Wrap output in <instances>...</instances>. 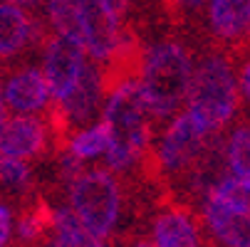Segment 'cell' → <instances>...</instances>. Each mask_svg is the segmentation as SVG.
Returning <instances> with one entry per match:
<instances>
[{"label":"cell","instance_id":"obj_1","mask_svg":"<svg viewBox=\"0 0 250 247\" xmlns=\"http://www.w3.org/2000/svg\"><path fill=\"white\" fill-rule=\"evenodd\" d=\"M102 121L109 129L106 168L126 181L141 183V163L154 146V124L149 119L139 79L117 87L104 99Z\"/></svg>","mask_w":250,"mask_h":247},{"label":"cell","instance_id":"obj_2","mask_svg":"<svg viewBox=\"0 0 250 247\" xmlns=\"http://www.w3.org/2000/svg\"><path fill=\"white\" fill-rule=\"evenodd\" d=\"M193 50L184 40H159L144 50L139 87L154 126L173 119L186 104V92L193 75Z\"/></svg>","mask_w":250,"mask_h":247},{"label":"cell","instance_id":"obj_3","mask_svg":"<svg viewBox=\"0 0 250 247\" xmlns=\"http://www.w3.org/2000/svg\"><path fill=\"white\" fill-rule=\"evenodd\" d=\"M188 114L216 138L233 124L238 112L235 59L221 50H210L193 59V75L186 92Z\"/></svg>","mask_w":250,"mask_h":247},{"label":"cell","instance_id":"obj_4","mask_svg":"<svg viewBox=\"0 0 250 247\" xmlns=\"http://www.w3.org/2000/svg\"><path fill=\"white\" fill-rule=\"evenodd\" d=\"M151 240L156 247H213L198 210L168 195L151 208Z\"/></svg>","mask_w":250,"mask_h":247},{"label":"cell","instance_id":"obj_5","mask_svg":"<svg viewBox=\"0 0 250 247\" xmlns=\"http://www.w3.org/2000/svg\"><path fill=\"white\" fill-rule=\"evenodd\" d=\"M82 47L94 64H104L119 45L124 25L117 20L106 0H77Z\"/></svg>","mask_w":250,"mask_h":247},{"label":"cell","instance_id":"obj_6","mask_svg":"<svg viewBox=\"0 0 250 247\" xmlns=\"http://www.w3.org/2000/svg\"><path fill=\"white\" fill-rule=\"evenodd\" d=\"M206 30L216 50L235 57L250 47V0H210Z\"/></svg>","mask_w":250,"mask_h":247},{"label":"cell","instance_id":"obj_7","mask_svg":"<svg viewBox=\"0 0 250 247\" xmlns=\"http://www.w3.org/2000/svg\"><path fill=\"white\" fill-rule=\"evenodd\" d=\"M50 149H55V144L45 116L15 114L0 126V156L27 163L42 158Z\"/></svg>","mask_w":250,"mask_h":247},{"label":"cell","instance_id":"obj_8","mask_svg":"<svg viewBox=\"0 0 250 247\" xmlns=\"http://www.w3.org/2000/svg\"><path fill=\"white\" fill-rule=\"evenodd\" d=\"M84 59L87 52L80 42L62 38V35H52L47 40V45L42 47V77L47 82L52 101H60L75 87Z\"/></svg>","mask_w":250,"mask_h":247},{"label":"cell","instance_id":"obj_9","mask_svg":"<svg viewBox=\"0 0 250 247\" xmlns=\"http://www.w3.org/2000/svg\"><path fill=\"white\" fill-rule=\"evenodd\" d=\"M198 213L213 247H250V205L203 200Z\"/></svg>","mask_w":250,"mask_h":247},{"label":"cell","instance_id":"obj_10","mask_svg":"<svg viewBox=\"0 0 250 247\" xmlns=\"http://www.w3.org/2000/svg\"><path fill=\"white\" fill-rule=\"evenodd\" d=\"M52 35L40 18H30L13 3H0V57H18L32 45L45 47Z\"/></svg>","mask_w":250,"mask_h":247},{"label":"cell","instance_id":"obj_11","mask_svg":"<svg viewBox=\"0 0 250 247\" xmlns=\"http://www.w3.org/2000/svg\"><path fill=\"white\" fill-rule=\"evenodd\" d=\"M3 101L15 114H30V116L42 114L45 116L52 104V96L42 77V69L32 67V64H22L13 69L3 87Z\"/></svg>","mask_w":250,"mask_h":247},{"label":"cell","instance_id":"obj_12","mask_svg":"<svg viewBox=\"0 0 250 247\" xmlns=\"http://www.w3.org/2000/svg\"><path fill=\"white\" fill-rule=\"evenodd\" d=\"M38 193L40 190H38L35 173L25 161L0 156V198H5L15 208H20Z\"/></svg>","mask_w":250,"mask_h":247},{"label":"cell","instance_id":"obj_13","mask_svg":"<svg viewBox=\"0 0 250 247\" xmlns=\"http://www.w3.org/2000/svg\"><path fill=\"white\" fill-rule=\"evenodd\" d=\"M47 247H109V242L82 228L67 205H52V235Z\"/></svg>","mask_w":250,"mask_h":247},{"label":"cell","instance_id":"obj_14","mask_svg":"<svg viewBox=\"0 0 250 247\" xmlns=\"http://www.w3.org/2000/svg\"><path fill=\"white\" fill-rule=\"evenodd\" d=\"M223 158L230 175L250 183V121H240L230 129L223 144Z\"/></svg>","mask_w":250,"mask_h":247},{"label":"cell","instance_id":"obj_15","mask_svg":"<svg viewBox=\"0 0 250 247\" xmlns=\"http://www.w3.org/2000/svg\"><path fill=\"white\" fill-rule=\"evenodd\" d=\"M106 149H109V129H106L104 121H97L82 131H77L72 138L67 141L64 151L69 156H75L77 161H92L97 156H104Z\"/></svg>","mask_w":250,"mask_h":247},{"label":"cell","instance_id":"obj_16","mask_svg":"<svg viewBox=\"0 0 250 247\" xmlns=\"http://www.w3.org/2000/svg\"><path fill=\"white\" fill-rule=\"evenodd\" d=\"M45 18L55 35L69 38L82 45V32H80V13H77V0H45Z\"/></svg>","mask_w":250,"mask_h":247},{"label":"cell","instance_id":"obj_17","mask_svg":"<svg viewBox=\"0 0 250 247\" xmlns=\"http://www.w3.org/2000/svg\"><path fill=\"white\" fill-rule=\"evenodd\" d=\"M208 0H159L164 15L178 25L201 27V15Z\"/></svg>","mask_w":250,"mask_h":247},{"label":"cell","instance_id":"obj_18","mask_svg":"<svg viewBox=\"0 0 250 247\" xmlns=\"http://www.w3.org/2000/svg\"><path fill=\"white\" fill-rule=\"evenodd\" d=\"M109 247H156V245L149 237L146 228H136V230H129V232L109 240Z\"/></svg>","mask_w":250,"mask_h":247},{"label":"cell","instance_id":"obj_19","mask_svg":"<svg viewBox=\"0 0 250 247\" xmlns=\"http://www.w3.org/2000/svg\"><path fill=\"white\" fill-rule=\"evenodd\" d=\"M13 237V208L0 203V247H8Z\"/></svg>","mask_w":250,"mask_h":247},{"label":"cell","instance_id":"obj_20","mask_svg":"<svg viewBox=\"0 0 250 247\" xmlns=\"http://www.w3.org/2000/svg\"><path fill=\"white\" fill-rule=\"evenodd\" d=\"M235 79H238V92L243 94L245 104H250V57H248V59L240 64V69H238Z\"/></svg>","mask_w":250,"mask_h":247},{"label":"cell","instance_id":"obj_21","mask_svg":"<svg viewBox=\"0 0 250 247\" xmlns=\"http://www.w3.org/2000/svg\"><path fill=\"white\" fill-rule=\"evenodd\" d=\"M8 3H13V5H18V8H27V10H35V13H40L42 10V5H45V0H8Z\"/></svg>","mask_w":250,"mask_h":247},{"label":"cell","instance_id":"obj_22","mask_svg":"<svg viewBox=\"0 0 250 247\" xmlns=\"http://www.w3.org/2000/svg\"><path fill=\"white\" fill-rule=\"evenodd\" d=\"M5 119H8V107H5V101H3V89H0V126H3Z\"/></svg>","mask_w":250,"mask_h":247},{"label":"cell","instance_id":"obj_23","mask_svg":"<svg viewBox=\"0 0 250 247\" xmlns=\"http://www.w3.org/2000/svg\"><path fill=\"white\" fill-rule=\"evenodd\" d=\"M0 72H3V67H0Z\"/></svg>","mask_w":250,"mask_h":247}]
</instances>
